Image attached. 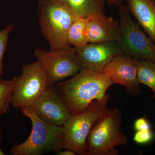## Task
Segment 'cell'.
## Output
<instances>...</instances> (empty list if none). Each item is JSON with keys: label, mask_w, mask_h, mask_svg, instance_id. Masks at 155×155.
Instances as JSON below:
<instances>
[{"label": "cell", "mask_w": 155, "mask_h": 155, "mask_svg": "<svg viewBox=\"0 0 155 155\" xmlns=\"http://www.w3.org/2000/svg\"><path fill=\"white\" fill-rule=\"evenodd\" d=\"M20 110L31 121L32 130L25 141L11 147V155H42L50 152L57 153L64 149L65 135L63 126L51 125L43 121L31 107Z\"/></svg>", "instance_id": "3957f363"}, {"label": "cell", "mask_w": 155, "mask_h": 155, "mask_svg": "<svg viewBox=\"0 0 155 155\" xmlns=\"http://www.w3.org/2000/svg\"><path fill=\"white\" fill-rule=\"evenodd\" d=\"M134 128L135 131L151 129V125L146 116L140 117L136 119L134 123Z\"/></svg>", "instance_id": "ffe728a7"}, {"label": "cell", "mask_w": 155, "mask_h": 155, "mask_svg": "<svg viewBox=\"0 0 155 155\" xmlns=\"http://www.w3.org/2000/svg\"><path fill=\"white\" fill-rule=\"evenodd\" d=\"M88 18H78L72 23L68 34V41L75 48L84 46L88 43L87 27Z\"/></svg>", "instance_id": "9a60e30c"}, {"label": "cell", "mask_w": 155, "mask_h": 155, "mask_svg": "<svg viewBox=\"0 0 155 155\" xmlns=\"http://www.w3.org/2000/svg\"><path fill=\"white\" fill-rule=\"evenodd\" d=\"M122 113L117 107L108 108L97 119L87 139L86 155H116V147L127 143L121 131Z\"/></svg>", "instance_id": "277c9868"}, {"label": "cell", "mask_w": 155, "mask_h": 155, "mask_svg": "<svg viewBox=\"0 0 155 155\" xmlns=\"http://www.w3.org/2000/svg\"><path fill=\"white\" fill-rule=\"evenodd\" d=\"M81 18L105 15L106 0H61Z\"/></svg>", "instance_id": "5bb4252c"}, {"label": "cell", "mask_w": 155, "mask_h": 155, "mask_svg": "<svg viewBox=\"0 0 155 155\" xmlns=\"http://www.w3.org/2000/svg\"><path fill=\"white\" fill-rule=\"evenodd\" d=\"M15 77L11 104L14 107H31L48 87L47 76L38 61L22 66Z\"/></svg>", "instance_id": "52a82bcc"}, {"label": "cell", "mask_w": 155, "mask_h": 155, "mask_svg": "<svg viewBox=\"0 0 155 155\" xmlns=\"http://www.w3.org/2000/svg\"><path fill=\"white\" fill-rule=\"evenodd\" d=\"M2 129L0 128V141H1V138H2ZM5 153L2 150H1V148H0V155H5Z\"/></svg>", "instance_id": "603a6c76"}, {"label": "cell", "mask_w": 155, "mask_h": 155, "mask_svg": "<svg viewBox=\"0 0 155 155\" xmlns=\"http://www.w3.org/2000/svg\"><path fill=\"white\" fill-rule=\"evenodd\" d=\"M113 84L104 72L82 68L55 87L71 115H75L85 111L94 101L109 100L107 91Z\"/></svg>", "instance_id": "6da1fadb"}, {"label": "cell", "mask_w": 155, "mask_h": 155, "mask_svg": "<svg viewBox=\"0 0 155 155\" xmlns=\"http://www.w3.org/2000/svg\"><path fill=\"white\" fill-rule=\"evenodd\" d=\"M37 5L42 33L51 50L72 48L68 31L72 23L80 17L61 0H38Z\"/></svg>", "instance_id": "7a4b0ae2"}, {"label": "cell", "mask_w": 155, "mask_h": 155, "mask_svg": "<svg viewBox=\"0 0 155 155\" xmlns=\"http://www.w3.org/2000/svg\"><path fill=\"white\" fill-rule=\"evenodd\" d=\"M14 26L13 24H10L5 29L0 31V78L2 75H4L3 60L8 46L9 34L14 29Z\"/></svg>", "instance_id": "ac0fdd59"}, {"label": "cell", "mask_w": 155, "mask_h": 155, "mask_svg": "<svg viewBox=\"0 0 155 155\" xmlns=\"http://www.w3.org/2000/svg\"><path fill=\"white\" fill-rule=\"evenodd\" d=\"M30 107L40 119L55 126H63L72 116L54 85L48 87Z\"/></svg>", "instance_id": "8fae6325"}, {"label": "cell", "mask_w": 155, "mask_h": 155, "mask_svg": "<svg viewBox=\"0 0 155 155\" xmlns=\"http://www.w3.org/2000/svg\"><path fill=\"white\" fill-rule=\"evenodd\" d=\"M120 35L118 42L122 53L137 60L155 63V45L130 17L126 6L119 9Z\"/></svg>", "instance_id": "8992f818"}, {"label": "cell", "mask_w": 155, "mask_h": 155, "mask_svg": "<svg viewBox=\"0 0 155 155\" xmlns=\"http://www.w3.org/2000/svg\"><path fill=\"white\" fill-rule=\"evenodd\" d=\"M87 34L88 43L118 41L120 35L119 21L106 15L91 17L88 18Z\"/></svg>", "instance_id": "7c38bea8"}, {"label": "cell", "mask_w": 155, "mask_h": 155, "mask_svg": "<svg viewBox=\"0 0 155 155\" xmlns=\"http://www.w3.org/2000/svg\"><path fill=\"white\" fill-rule=\"evenodd\" d=\"M138 60L125 54L115 57L106 66L104 72L114 84L125 86L127 93L135 96L141 91L137 75Z\"/></svg>", "instance_id": "30bf717a"}, {"label": "cell", "mask_w": 155, "mask_h": 155, "mask_svg": "<svg viewBox=\"0 0 155 155\" xmlns=\"http://www.w3.org/2000/svg\"><path fill=\"white\" fill-rule=\"evenodd\" d=\"M34 54L47 76L48 87L54 86L57 81L74 76L82 68L72 48L50 51L37 48Z\"/></svg>", "instance_id": "ba28073f"}, {"label": "cell", "mask_w": 155, "mask_h": 155, "mask_svg": "<svg viewBox=\"0 0 155 155\" xmlns=\"http://www.w3.org/2000/svg\"><path fill=\"white\" fill-rule=\"evenodd\" d=\"M137 75L140 84L146 85L153 92L155 98V63L138 60Z\"/></svg>", "instance_id": "2e32d148"}, {"label": "cell", "mask_w": 155, "mask_h": 155, "mask_svg": "<svg viewBox=\"0 0 155 155\" xmlns=\"http://www.w3.org/2000/svg\"><path fill=\"white\" fill-rule=\"evenodd\" d=\"M107 1L109 5L120 6L122 5V0H107Z\"/></svg>", "instance_id": "7402d4cb"}, {"label": "cell", "mask_w": 155, "mask_h": 155, "mask_svg": "<svg viewBox=\"0 0 155 155\" xmlns=\"http://www.w3.org/2000/svg\"><path fill=\"white\" fill-rule=\"evenodd\" d=\"M73 48L82 68L97 72H104L113 59L124 54L118 41L88 43L82 47Z\"/></svg>", "instance_id": "9c48e42d"}, {"label": "cell", "mask_w": 155, "mask_h": 155, "mask_svg": "<svg viewBox=\"0 0 155 155\" xmlns=\"http://www.w3.org/2000/svg\"><path fill=\"white\" fill-rule=\"evenodd\" d=\"M109 100L94 101L80 114L72 115L63 125L64 131V149L76 154L86 155L87 139L97 119L108 109Z\"/></svg>", "instance_id": "5b68a950"}, {"label": "cell", "mask_w": 155, "mask_h": 155, "mask_svg": "<svg viewBox=\"0 0 155 155\" xmlns=\"http://www.w3.org/2000/svg\"><path fill=\"white\" fill-rule=\"evenodd\" d=\"M133 140L137 144L146 145L150 143L154 139L155 135L152 129L135 131Z\"/></svg>", "instance_id": "d6986e66"}, {"label": "cell", "mask_w": 155, "mask_h": 155, "mask_svg": "<svg viewBox=\"0 0 155 155\" xmlns=\"http://www.w3.org/2000/svg\"><path fill=\"white\" fill-rule=\"evenodd\" d=\"M126 7L150 38L155 42L154 0H127Z\"/></svg>", "instance_id": "4fadbf2b"}, {"label": "cell", "mask_w": 155, "mask_h": 155, "mask_svg": "<svg viewBox=\"0 0 155 155\" xmlns=\"http://www.w3.org/2000/svg\"><path fill=\"white\" fill-rule=\"evenodd\" d=\"M56 153V155H75L76 154L73 151L69 149H64V150H61Z\"/></svg>", "instance_id": "44dd1931"}, {"label": "cell", "mask_w": 155, "mask_h": 155, "mask_svg": "<svg viewBox=\"0 0 155 155\" xmlns=\"http://www.w3.org/2000/svg\"><path fill=\"white\" fill-rule=\"evenodd\" d=\"M15 80V78L11 80H3L0 78V116L8 111Z\"/></svg>", "instance_id": "e0dca14e"}]
</instances>
